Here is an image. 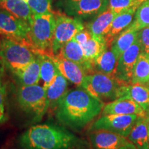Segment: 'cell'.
Segmentation results:
<instances>
[{
    "label": "cell",
    "mask_w": 149,
    "mask_h": 149,
    "mask_svg": "<svg viewBox=\"0 0 149 149\" xmlns=\"http://www.w3.org/2000/svg\"><path fill=\"white\" fill-rule=\"evenodd\" d=\"M27 3L33 15L53 13L52 11V0H28Z\"/></svg>",
    "instance_id": "cell-31"
},
{
    "label": "cell",
    "mask_w": 149,
    "mask_h": 149,
    "mask_svg": "<svg viewBox=\"0 0 149 149\" xmlns=\"http://www.w3.org/2000/svg\"><path fill=\"white\" fill-rule=\"evenodd\" d=\"M144 84L147 87V88H148V89H149V81H147L146 83H145V84Z\"/></svg>",
    "instance_id": "cell-35"
},
{
    "label": "cell",
    "mask_w": 149,
    "mask_h": 149,
    "mask_svg": "<svg viewBox=\"0 0 149 149\" xmlns=\"http://www.w3.org/2000/svg\"><path fill=\"white\" fill-rule=\"evenodd\" d=\"M37 55L40 60L41 79L44 82V88H46L53 83L59 70L49 55L45 54H37Z\"/></svg>",
    "instance_id": "cell-24"
},
{
    "label": "cell",
    "mask_w": 149,
    "mask_h": 149,
    "mask_svg": "<svg viewBox=\"0 0 149 149\" xmlns=\"http://www.w3.org/2000/svg\"><path fill=\"white\" fill-rule=\"evenodd\" d=\"M141 53L140 43L137 39L118 59L115 72V77L117 79L128 84H131L134 68Z\"/></svg>",
    "instance_id": "cell-11"
},
{
    "label": "cell",
    "mask_w": 149,
    "mask_h": 149,
    "mask_svg": "<svg viewBox=\"0 0 149 149\" xmlns=\"http://www.w3.org/2000/svg\"><path fill=\"white\" fill-rule=\"evenodd\" d=\"M0 7L26 22L29 26L32 23L33 14L26 1L24 0H1Z\"/></svg>",
    "instance_id": "cell-19"
},
{
    "label": "cell",
    "mask_w": 149,
    "mask_h": 149,
    "mask_svg": "<svg viewBox=\"0 0 149 149\" xmlns=\"http://www.w3.org/2000/svg\"><path fill=\"white\" fill-rule=\"evenodd\" d=\"M137 40L141 47V51L149 54V26L143 28L138 31Z\"/></svg>",
    "instance_id": "cell-32"
},
{
    "label": "cell",
    "mask_w": 149,
    "mask_h": 149,
    "mask_svg": "<svg viewBox=\"0 0 149 149\" xmlns=\"http://www.w3.org/2000/svg\"><path fill=\"white\" fill-rule=\"evenodd\" d=\"M81 46L86 58L93 64L95 59L109 48L105 40H99L93 36Z\"/></svg>",
    "instance_id": "cell-27"
},
{
    "label": "cell",
    "mask_w": 149,
    "mask_h": 149,
    "mask_svg": "<svg viewBox=\"0 0 149 149\" xmlns=\"http://www.w3.org/2000/svg\"><path fill=\"white\" fill-rule=\"evenodd\" d=\"M36 57L37 54L26 44L1 37L0 58L12 72L29 64Z\"/></svg>",
    "instance_id": "cell-6"
},
{
    "label": "cell",
    "mask_w": 149,
    "mask_h": 149,
    "mask_svg": "<svg viewBox=\"0 0 149 149\" xmlns=\"http://www.w3.org/2000/svg\"><path fill=\"white\" fill-rule=\"evenodd\" d=\"M148 132L146 117H141L132 128L127 139L137 149H149Z\"/></svg>",
    "instance_id": "cell-21"
},
{
    "label": "cell",
    "mask_w": 149,
    "mask_h": 149,
    "mask_svg": "<svg viewBox=\"0 0 149 149\" xmlns=\"http://www.w3.org/2000/svg\"><path fill=\"white\" fill-rule=\"evenodd\" d=\"M149 81V54L141 51L134 68L131 84H145Z\"/></svg>",
    "instance_id": "cell-26"
},
{
    "label": "cell",
    "mask_w": 149,
    "mask_h": 149,
    "mask_svg": "<svg viewBox=\"0 0 149 149\" xmlns=\"http://www.w3.org/2000/svg\"><path fill=\"white\" fill-rule=\"evenodd\" d=\"M146 116H148L149 115V107H148V109L146 111Z\"/></svg>",
    "instance_id": "cell-36"
},
{
    "label": "cell",
    "mask_w": 149,
    "mask_h": 149,
    "mask_svg": "<svg viewBox=\"0 0 149 149\" xmlns=\"http://www.w3.org/2000/svg\"><path fill=\"white\" fill-rule=\"evenodd\" d=\"M104 105L86 89L78 87L65 93L55 110V117L61 124L80 130L102 113Z\"/></svg>",
    "instance_id": "cell-1"
},
{
    "label": "cell",
    "mask_w": 149,
    "mask_h": 149,
    "mask_svg": "<svg viewBox=\"0 0 149 149\" xmlns=\"http://www.w3.org/2000/svg\"><path fill=\"white\" fill-rule=\"evenodd\" d=\"M139 6H135L115 15L112 22L109 32L104 37L109 47L111 46L112 42L117 35H120L122 31L130 26L135 17L136 10H137Z\"/></svg>",
    "instance_id": "cell-16"
},
{
    "label": "cell",
    "mask_w": 149,
    "mask_h": 149,
    "mask_svg": "<svg viewBox=\"0 0 149 149\" xmlns=\"http://www.w3.org/2000/svg\"><path fill=\"white\" fill-rule=\"evenodd\" d=\"M17 100L21 109L40 121L48 111L47 98L44 86L37 84L22 86L17 93Z\"/></svg>",
    "instance_id": "cell-5"
},
{
    "label": "cell",
    "mask_w": 149,
    "mask_h": 149,
    "mask_svg": "<svg viewBox=\"0 0 149 149\" xmlns=\"http://www.w3.org/2000/svg\"><path fill=\"white\" fill-rule=\"evenodd\" d=\"M130 26L137 31L149 26V0H145L139 5Z\"/></svg>",
    "instance_id": "cell-28"
},
{
    "label": "cell",
    "mask_w": 149,
    "mask_h": 149,
    "mask_svg": "<svg viewBox=\"0 0 149 149\" xmlns=\"http://www.w3.org/2000/svg\"><path fill=\"white\" fill-rule=\"evenodd\" d=\"M145 0H109V8L115 15L135 6H139Z\"/></svg>",
    "instance_id": "cell-30"
},
{
    "label": "cell",
    "mask_w": 149,
    "mask_h": 149,
    "mask_svg": "<svg viewBox=\"0 0 149 149\" xmlns=\"http://www.w3.org/2000/svg\"><path fill=\"white\" fill-rule=\"evenodd\" d=\"M45 90L48 104L47 112H55L60 100L68 91V80L59 71L53 83Z\"/></svg>",
    "instance_id": "cell-17"
},
{
    "label": "cell",
    "mask_w": 149,
    "mask_h": 149,
    "mask_svg": "<svg viewBox=\"0 0 149 149\" xmlns=\"http://www.w3.org/2000/svg\"><path fill=\"white\" fill-rule=\"evenodd\" d=\"M0 1H1V0H0Z\"/></svg>",
    "instance_id": "cell-41"
},
{
    "label": "cell",
    "mask_w": 149,
    "mask_h": 149,
    "mask_svg": "<svg viewBox=\"0 0 149 149\" xmlns=\"http://www.w3.org/2000/svg\"><path fill=\"white\" fill-rule=\"evenodd\" d=\"M146 118L147 123H148V126H149V115H148V116H146Z\"/></svg>",
    "instance_id": "cell-37"
},
{
    "label": "cell",
    "mask_w": 149,
    "mask_h": 149,
    "mask_svg": "<svg viewBox=\"0 0 149 149\" xmlns=\"http://www.w3.org/2000/svg\"><path fill=\"white\" fill-rule=\"evenodd\" d=\"M128 85L115 76L95 72L86 76L81 87L94 97L107 104L125 95Z\"/></svg>",
    "instance_id": "cell-3"
},
{
    "label": "cell",
    "mask_w": 149,
    "mask_h": 149,
    "mask_svg": "<svg viewBox=\"0 0 149 149\" xmlns=\"http://www.w3.org/2000/svg\"><path fill=\"white\" fill-rule=\"evenodd\" d=\"M138 115L146 117V112L140 106L128 96H123L114 101L105 104L102 115Z\"/></svg>",
    "instance_id": "cell-14"
},
{
    "label": "cell",
    "mask_w": 149,
    "mask_h": 149,
    "mask_svg": "<svg viewBox=\"0 0 149 149\" xmlns=\"http://www.w3.org/2000/svg\"><path fill=\"white\" fill-rule=\"evenodd\" d=\"M29 32L26 22L0 7V35L29 46Z\"/></svg>",
    "instance_id": "cell-9"
},
{
    "label": "cell",
    "mask_w": 149,
    "mask_h": 149,
    "mask_svg": "<svg viewBox=\"0 0 149 149\" xmlns=\"http://www.w3.org/2000/svg\"><path fill=\"white\" fill-rule=\"evenodd\" d=\"M118 58L111 48H107L93 61V70L108 75L115 76Z\"/></svg>",
    "instance_id": "cell-22"
},
{
    "label": "cell",
    "mask_w": 149,
    "mask_h": 149,
    "mask_svg": "<svg viewBox=\"0 0 149 149\" xmlns=\"http://www.w3.org/2000/svg\"><path fill=\"white\" fill-rule=\"evenodd\" d=\"M115 15L109 8L98 14L92 22L87 26V29L90 31L93 37L99 40H105L104 37L109 32L110 27Z\"/></svg>",
    "instance_id": "cell-18"
},
{
    "label": "cell",
    "mask_w": 149,
    "mask_h": 149,
    "mask_svg": "<svg viewBox=\"0 0 149 149\" xmlns=\"http://www.w3.org/2000/svg\"><path fill=\"white\" fill-rule=\"evenodd\" d=\"M59 3L68 15L80 19L101 13L109 6V0H59Z\"/></svg>",
    "instance_id": "cell-10"
},
{
    "label": "cell",
    "mask_w": 149,
    "mask_h": 149,
    "mask_svg": "<svg viewBox=\"0 0 149 149\" xmlns=\"http://www.w3.org/2000/svg\"><path fill=\"white\" fill-rule=\"evenodd\" d=\"M141 117L135 114L102 115L90 126L89 130H106L128 137L132 128Z\"/></svg>",
    "instance_id": "cell-8"
},
{
    "label": "cell",
    "mask_w": 149,
    "mask_h": 149,
    "mask_svg": "<svg viewBox=\"0 0 149 149\" xmlns=\"http://www.w3.org/2000/svg\"><path fill=\"white\" fill-rule=\"evenodd\" d=\"M138 31L129 26L113 40L110 48L117 58H120V56L135 42L137 39Z\"/></svg>",
    "instance_id": "cell-23"
},
{
    "label": "cell",
    "mask_w": 149,
    "mask_h": 149,
    "mask_svg": "<svg viewBox=\"0 0 149 149\" xmlns=\"http://www.w3.org/2000/svg\"><path fill=\"white\" fill-rule=\"evenodd\" d=\"M148 143H149V132H148Z\"/></svg>",
    "instance_id": "cell-39"
},
{
    "label": "cell",
    "mask_w": 149,
    "mask_h": 149,
    "mask_svg": "<svg viewBox=\"0 0 149 149\" xmlns=\"http://www.w3.org/2000/svg\"><path fill=\"white\" fill-rule=\"evenodd\" d=\"M1 38H0V48H1Z\"/></svg>",
    "instance_id": "cell-38"
},
{
    "label": "cell",
    "mask_w": 149,
    "mask_h": 149,
    "mask_svg": "<svg viewBox=\"0 0 149 149\" xmlns=\"http://www.w3.org/2000/svg\"><path fill=\"white\" fill-rule=\"evenodd\" d=\"M119 149H137V148H136L135 145H134L133 144H132L130 141H129V142L127 143L126 145L122 146L120 148H119Z\"/></svg>",
    "instance_id": "cell-34"
},
{
    "label": "cell",
    "mask_w": 149,
    "mask_h": 149,
    "mask_svg": "<svg viewBox=\"0 0 149 149\" xmlns=\"http://www.w3.org/2000/svg\"><path fill=\"white\" fill-rule=\"evenodd\" d=\"M125 95L128 96L144 110L149 107V89L144 84H130L127 86ZM124 95V96H125Z\"/></svg>",
    "instance_id": "cell-25"
},
{
    "label": "cell",
    "mask_w": 149,
    "mask_h": 149,
    "mask_svg": "<svg viewBox=\"0 0 149 149\" xmlns=\"http://www.w3.org/2000/svg\"><path fill=\"white\" fill-rule=\"evenodd\" d=\"M53 13L55 18V26L52 51L53 54H57L64 44L85 28L79 18L72 17L58 12H53Z\"/></svg>",
    "instance_id": "cell-7"
},
{
    "label": "cell",
    "mask_w": 149,
    "mask_h": 149,
    "mask_svg": "<svg viewBox=\"0 0 149 149\" xmlns=\"http://www.w3.org/2000/svg\"><path fill=\"white\" fill-rule=\"evenodd\" d=\"M13 73L22 86H31L37 84L40 81V64L38 57L23 67L14 70Z\"/></svg>",
    "instance_id": "cell-20"
},
{
    "label": "cell",
    "mask_w": 149,
    "mask_h": 149,
    "mask_svg": "<svg viewBox=\"0 0 149 149\" xmlns=\"http://www.w3.org/2000/svg\"><path fill=\"white\" fill-rule=\"evenodd\" d=\"M55 18L53 13L33 15L32 23L30 26L29 35V46L37 54L53 55L54 31Z\"/></svg>",
    "instance_id": "cell-4"
},
{
    "label": "cell",
    "mask_w": 149,
    "mask_h": 149,
    "mask_svg": "<svg viewBox=\"0 0 149 149\" xmlns=\"http://www.w3.org/2000/svg\"><path fill=\"white\" fill-rule=\"evenodd\" d=\"M24 1H26V2H27V1H28V0H24Z\"/></svg>",
    "instance_id": "cell-40"
},
{
    "label": "cell",
    "mask_w": 149,
    "mask_h": 149,
    "mask_svg": "<svg viewBox=\"0 0 149 149\" xmlns=\"http://www.w3.org/2000/svg\"><path fill=\"white\" fill-rule=\"evenodd\" d=\"M55 63L57 69L68 81L81 87L84 80L87 75L84 69L74 61L65 58L59 53L49 55Z\"/></svg>",
    "instance_id": "cell-12"
},
{
    "label": "cell",
    "mask_w": 149,
    "mask_h": 149,
    "mask_svg": "<svg viewBox=\"0 0 149 149\" xmlns=\"http://www.w3.org/2000/svg\"><path fill=\"white\" fill-rule=\"evenodd\" d=\"M91 37H92V35H91L90 31L88 29H84L82 31L78 32L77 34L74 35L73 39L77 41L80 45H82L86 42H87Z\"/></svg>",
    "instance_id": "cell-33"
},
{
    "label": "cell",
    "mask_w": 149,
    "mask_h": 149,
    "mask_svg": "<svg viewBox=\"0 0 149 149\" xmlns=\"http://www.w3.org/2000/svg\"><path fill=\"white\" fill-rule=\"evenodd\" d=\"M89 138L93 149H119L129 142L127 137L106 130H93Z\"/></svg>",
    "instance_id": "cell-13"
},
{
    "label": "cell",
    "mask_w": 149,
    "mask_h": 149,
    "mask_svg": "<svg viewBox=\"0 0 149 149\" xmlns=\"http://www.w3.org/2000/svg\"><path fill=\"white\" fill-rule=\"evenodd\" d=\"M6 66L0 58V123L6 118V84L5 80L4 68Z\"/></svg>",
    "instance_id": "cell-29"
},
{
    "label": "cell",
    "mask_w": 149,
    "mask_h": 149,
    "mask_svg": "<svg viewBox=\"0 0 149 149\" xmlns=\"http://www.w3.org/2000/svg\"><path fill=\"white\" fill-rule=\"evenodd\" d=\"M18 146L20 149H91L88 141L52 124L31 126L19 137Z\"/></svg>",
    "instance_id": "cell-2"
},
{
    "label": "cell",
    "mask_w": 149,
    "mask_h": 149,
    "mask_svg": "<svg viewBox=\"0 0 149 149\" xmlns=\"http://www.w3.org/2000/svg\"><path fill=\"white\" fill-rule=\"evenodd\" d=\"M58 53L65 58L74 61L81 66L87 74L94 72L93 64L86 58L81 46L73 38L64 44Z\"/></svg>",
    "instance_id": "cell-15"
}]
</instances>
